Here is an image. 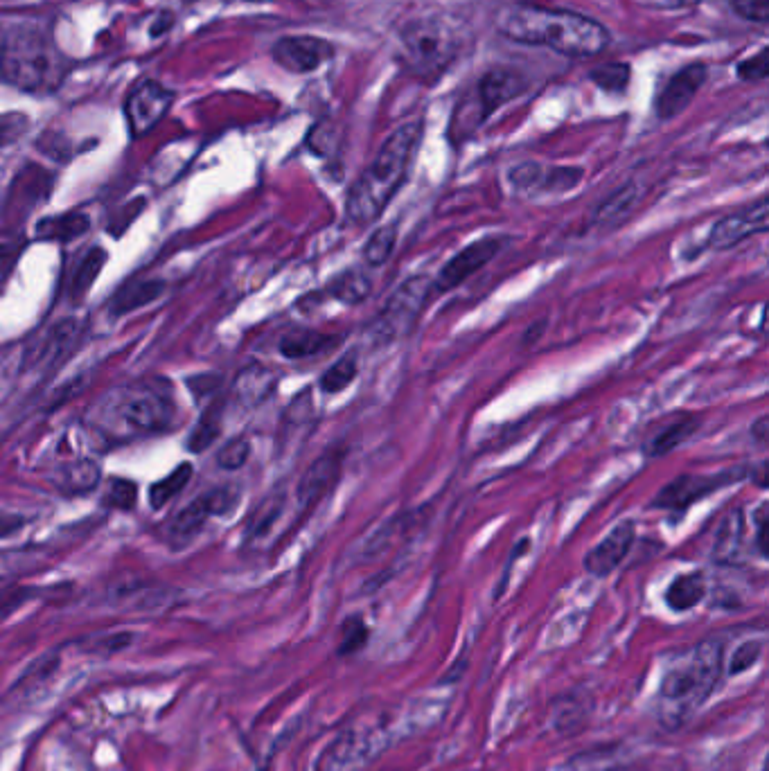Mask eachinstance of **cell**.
<instances>
[{
	"mask_svg": "<svg viewBox=\"0 0 769 771\" xmlns=\"http://www.w3.org/2000/svg\"><path fill=\"white\" fill-rule=\"evenodd\" d=\"M506 39L526 46H546L567 57H596L609 43V32L587 16L551 10L533 3L510 5L499 16Z\"/></svg>",
	"mask_w": 769,
	"mask_h": 771,
	"instance_id": "cell-1",
	"label": "cell"
},
{
	"mask_svg": "<svg viewBox=\"0 0 769 771\" xmlns=\"http://www.w3.org/2000/svg\"><path fill=\"white\" fill-rule=\"evenodd\" d=\"M420 140L422 122L402 124L388 136L375 161L361 172L348 192L346 215L350 224L370 226L382 217V212L409 176Z\"/></svg>",
	"mask_w": 769,
	"mask_h": 771,
	"instance_id": "cell-2",
	"label": "cell"
},
{
	"mask_svg": "<svg viewBox=\"0 0 769 771\" xmlns=\"http://www.w3.org/2000/svg\"><path fill=\"white\" fill-rule=\"evenodd\" d=\"M68 66L50 34L34 25H19L0 43V77L25 93L59 91Z\"/></svg>",
	"mask_w": 769,
	"mask_h": 771,
	"instance_id": "cell-3",
	"label": "cell"
},
{
	"mask_svg": "<svg viewBox=\"0 0 769 771\" xmlns=\"http://www.w3.org/2000/svg\"><path fill=\"white\" fill-rule=\"evenodd\" d=\"M724 668V643L706 638L688 657L670 668L661 679V704L675 726L682 724L697 706H702L718 686Z\"/></svg>",
	"mask_w": 769,
	"mask_h": 771,
	"instance_id": "cell-4",
	"label": "cell"
},
{
	"mask_svg": "<svg viewBox=\"0 0 769 771\" xmlns=\"http://www.w3.org/2000/svg\"><path fill=\"white\" fill-rule=\"evenodd\" d=\"M172 400L152 386H131L111 393L102 406V422L113 436H143L165 429L172 420Z\"/></svg>",
	"mask_w": 769,
	"mask_h": 771,
	"instance_id": "cell-5",
	"label": "cell"
},
{
	"mask_svg": "<svg viewBox=\"0 0 769 771\" xmlns=\"http://www.w3.org/2000/svg\"><path fill=\"white\" fill-rule=\"evenodd\" d=\"M433 291V280L429 276H415L404 280L386 303L379 309L373 323L368 325V339L377 348L393 343L402 336L411 334L415 323L420 321L424 307L429 305Z\"/></svg>",
	"mask_w": 769,
	"mask_h": 771,
	"instance_id": "cell-6",
	"label": "cell"
},
{
	"mask_svg": "<svg viewBox=\"0 0 769 771\" xmlns=\"http://www.w3.org/2000/svg\"><path fill=\"white\" fill-rule=\"evenodd\" d=\"M456 55L454 32L438 19H422L402 32V57L413 73H443Z\"/></svg>",
	"mask_w": 769,
	"mask_h": 771,
	"instance_id": "cell-7",
	"label": "cell"
},
{
	"mask_svg": "<svg viewBox=\"0 0 769 771\" xmlns=\"http://www.w3.org/2000/svg\"><path fill=\"white\" fill-rule=\"evenodd\" d=\"M747 476V469H729V472H720V474H711V476H693V474H682L677 476L675 481H670L666 487H661L654 496V501L650 503L652 508H661V510H686L688 505H693L695 501L704 499L713 492L722 490V487H729L733 483L742 481Z\"/></svg>",
	"mask_w": 769,
	"mask_h": 771,
	"instance_id": "cell-8",
	"label": "cell"
},
{
	"mask_svg": "<svg viewBox=\"0 0 769 771\" xmlns=\"http://www.w3.org/2000/svg\"><path fill=\"white\" fill-rule=\"evenodd\" d=\"M174 97V91H170V88L163 86L161 82H154V79L140 82L134 91L129 93L125 104L131 136L140 138L149 134V131L165 118V113L170 111Z\"/></svg>",
	"mask_w": 769,
	"mask_h": 771,
	"instance_id": "cell-9",
	"label": "cell"
},
{
	"mask_svg": "<svg viewBox=\"0 0 769 771\" xmlns=\"http://www.w3.org/2000/svg\"><path fill=\"white\" fill-rule=\"evenodd\" d=\"M503 246H506V239L501 237H483L476 239L470 246H465L463 251H458L452 260L440 269L436 280H433V291H436V294H445V291H452L458 285H463L476 271H481L485 264H490L494 257L503 251Z\"/></svg>",
	"mask_w": 769,
	"mask_h": 771,
	"instance_id": "cell-10",
	"label": "cell"
},
{
	"mask_svg": "<svg viewBox=\"0 0 769 771\" xmlns=\"http://www.w3.org/2000/svg\"><path fill=\"white\" fill-rule=\"evenodd\" d=\"M767 226H769L767 199H758L756 203H751V206L722 217L711 230L709 246L715 248V251H729V248L745 242L747 237L765 233Z\"/></svg>",
	"mask_w": 769,
	"mask_h": 771,
	"instance_id": "cell-11",
	"label": "cell"
},
{
	"mask_svg": "<svg viewBox=\"0 0 769 771\" xmlns=\"http://www.w3.org/2000/svg\"><path fill=\"white\" fill-rule=\"evenodd\" d=\"M271 55L289 73L305 75L332 59L334 48L318 37H285L273 46Z\"/></svg>",
	"mask_w": 769,
	"mask_h": 771,
	"instance_id": "cell-12",
	"label": "cell"
},
{
	"mask_svg": "<svg viewBox=\"0 0 769 771\" xmlns=\"http://www.w3.org/2000/svg\"><path fill=\"white\" fill-rule=\"evenodd\" d=\"M582 181L580 167H553V170H544L535 163H524L512 167L510 183L515 185L519 192H537V194H555V192H569L576 188Z\"/></svg>",
	"mask_w": 769,
	"mask_h": 771,
	"instance_id": "cell-13",
	"label": "cell"
},
{
	"mask_svg": "<svg viewBox=\"0 0 769 771\" xmlns=\"http://www.w3.org/2000/svg\"><path fill=\"white\" fill-rule=\"evenodd\" d=\"M636 539V528L632 521L618 524L612 533L591 548L585 555V571L596 575V578H607L609 573H614L621 562L632 551Z\"/></svg>",
	"mask_w": 769,
	"mask_h": 771,
	"instance_id": "cell-14",
	"label": "cell"
},
{
	"mask_svg": "<svg viewBox=\"0 0 769 771\" xmlns=\"http://www.w3.org/2000/svg\"><path fill=\"white\" fill-rule=\"evenodd\" d=\"M706 82V66L693 64L684 68L682 73H677L666 84L664 91L659 93L657 102H654V111L661 120H670L675 115L682 113L688 104L693 102V97L700 91L702 84Z\"/></svg>",
	"mask_w": 769,
	"mask_h": 771,
	"instance_id": "cell-15",
	"label": "cell"
},
{
	"mask_svg": "<svg viewBox=\"0 0 769 771\" xmlns=\"http://www.w3.org/2000/svg\"><path fill=\"white\" fill-rule=\"evenodd\" d=\"M343 467V454L339 451H327L316 463L309 465L305 476L298 483V499L305 505H314L318 499L337 485Z\"/></svg>",
	"mask_w": 769,
	"mask_h": 771,
	"instance_id": "cell-16",
	"label": "cell"
},
{
	"mask_svg": "<svg viewBox=\"0 0 769 771\" xmlns=\"http://www.w3.org/2000/svg\"><path fill=\"white\" fill-rule=\"evenodd\" d=\"M526 88V79L519 73H512L506 68L490 70L479 84V106H481V122L497 109V106L510 102Z\"/></svg>",
	"mask_w": 769,
	"mask_h": 771,
	"instance_id": "cell-17",
	"label": "cell"
},
{
	"mask_svg": "<svg viewBox=\"0 0 769 771\" xmlns=\"http://www.w3.org/2000/svg\"><path fill=\"white\" fill-rule=\"evenodd\" d=\"M636 203H639V188L632 183L623 185L621 190L614 192L612 197L596 208L591 226H596L600 230H614L618 226H623L634 212Z\"/></svg>",
	"mask_w": 769,
	"mask_h": 771,
	"instance_id": "cell-18",
	"label": "cell"
},
{
	"mask_svg": "<svg viewBox=\"0 0 769 771\" xmlns=\"http://www.w3.org/2000/svg\"><path fill=\"white\" fill-rule=\"evenodd\" d=\"M339 343H341V336L314 332V330H296L282 336L280 352L282 357L296 361V359L316 357V354H323L327 350L337 348Z\"/></svg>",
	"mask_w": 769,
	"mask_h": 771,
	"instance_id": "cell-19",
	"label": "cell"
},
{
	"mask_svg": "<svg viewBox=\"0 0 769 771\" xmlns=\"http://www.w3.org/2000/svg\"><path fill=\"white\" fill-rule=\"evenodd\" d=\"M742 537H745V517L740 510H731L718 528V537L713 544V560L720 564H733L738 560Z\"/></svg>",
	"mask_w": 769,
	"mask_h": 771,
	"instance_id": "cell-20",
	"label": "cell"
},
{
	"mask_svg": "<svg viewBox=\"0 0 769 771\" xmlns=\"http://www.w3.org/2000/svg\"><path fill=\"white\" fill-rule=\"evenodd\" d=\"M706 578L702 573H684L666 589V605L673 611H691L706 598Z\"/></svg>",
	"mask_w": 769,
	"mask_h": 771,
	"instance_id": "cell-21",
	"label": "cell"
},
{
	"mask_svg": "<svg viewBox=\"0 0 769 771\" xmlns=\"http://www.w3.org/2000/svg\"><path fill=\"white\" fill-rule=\"evenodd\" d=\"M91 228V221L82 212H66L59 217H48L39 221L37 237L39 239H57V242H70V239L82 237Z\"/></svg>",
	"mask_w": 769,
	"mask_h": 771,
	"instance_id": "cell-22",
	"label": "cell"
},
{
	"mask_svg": "<svg viewBox=\"0 0 769 771\" xmlns=\"http://www.w3.org/2000/svg\"><path fill=\"white\" fill-rule=\"evenodd\" d=\"M697 429H700V420L693 418V415H684V418L668 424L666 429H661L657 436L650 440L648 454L652 458L670 454V451H675L679 445H684V442L691 438Z\"/></svg>",
	"mask_w": 769,
	"mask_h": 771,
	"instance_id": "cell-23",
	"label": "cell"
},
{
	"mask_svg": "<svg viewBox=\"0 0 769 771\" xmlns=\"http://www.w3.org/2000/svg\"><path fill=\"white\" fill-rule=\"evenodd\" d=\"M370 289H373V282L359 269H348L339 273V276L330 282V287H327L332 298H337L346 305L364 303L370 296Z\"/></svg>",
	"mask_w": 769,
	"mask_h": 771,
	"instance_id": "cell-24",
	"label": "cell"
},
{
	"mask_svg": "<svg viewBox=\"0 0 769 771\" xmlns=\"http://www.w3.org/2000/svg\"><path fill=\"white\" fill-rule=\"evenodd\" d=\"M359 375V357L357 352H346L337 363H332L330 368L323 372V377L318 379V386L327 395L341 393L357 379Z\"/></svg>",
	"mask_w": 769,
	"mask_h": 771,
	"instance_id": "cell-25",
	"label": "cell"
},
{
	"mask_svg": "<svg viewBox=\"0 0 769 771\" xmlns=\"http://www.w3.org/2000/svg\"><path fill=\"white\" fill-rule=\"evenodd\" d=\"M208 517H212V505L208 496H203V499H194L172 519L170 535L176 539L190 537L197 533L203 524H206Z\"/></svg>",
	"mask_w": 769,
	"mask_h": 771,
	"instance_id": "cell-26",
	"label": "cell"
},
{
	"mask_svg": "<svg viewBox=\"0 0 769 771\" xmlns=\"http://www.w3.org/2000/svg\"><path fill=\"white\" fill-rule=\"evenodd\" d=\"M163 289H165L163 282H134V285L125 287L118 294L116 303H113V314L120 316V314L134 312V309L156 300L163 294Z\"/></svg>",
	"mask_w": 769,
	"mask_h": 771,
	"instance_id": "cell-27",
	"label": "cell"
},
{
	"mask_svg": "<svg viewBox=\"0 0 769 771\" xmlns=\"http://www.w3.org/2000/svg\"><path fill=\"white\" fill-rule=\"evenodd\" d=\"M273 384H276V377L269 370L251 368L237 379L235 391L249 406H258V402H262L273 391Z\"/></svg>",
	"mask_w": 769,
	"mask_h": 771,
	"instance_id": "cell-28",
	"label": "cell"
},
{
	"mask_svg": "<svg viewBox=\"0 0 769 771\" xmlns=\"http://www.w3.org/2000/svg\"><path fill=\"white\" fill-rule=\"evenodd\" d=\"M395 242H397V226L395 224L379 226L375 233L368 237V242L364 246V260L370 264V267H382V264L388 262V257L393 255Z\"/></svg>",
	"mask_w": 769,
	"mask_h": 771,
	"instance_id": "cell-29",
	"label": "cell"
},
{
	"mask_svg": "<svg viewBox=\"0 0 769 771\" xmlns=\"http://www.w3.org/2000/svg\"><path fill=\"white\" fill-rule=\"evenodd\" d=\"M190 476H192V465L185 463L181 467H176L170 476L163 478V481L154 483L152 490H149V503H152V508L158 510L163 508L165 503H170L174 496L190 483Z\"/></svg>",
	"mask_w": 769,
	"mask_h": 771,
	"instance_id": "cell-30",
	"label": "cell"
},
{
	"mask_svg": "<svg viewBox=\"0 0 769 771\" xmlns=\"http://www.w3.org/2000/svg\"><path fill=\"white\" fill-rule=\"evenodd\" d=\"M104 264H106L104 248H93V251H88L84 260L79 262V267L73 273V296L77 300L84 298L86 291L93 287V282L97 276H100Z\"/></svg>",
	"mask_w": 769,
	"mask_h": 771,
	"instance_id": "cell-31",
	"label": "cell"
},
{
	"mask_svg": "<svg viewBox=\"0 0 769 771\" xmlns=\"http://www.w3.org/2000/svg\"><path fill=\"white\" fill-rule=\"evenodd\" d=\"M591 82L598 84L603 91L621 93L630 84V66L627 64H607L591 70Z\"/></svg>",
	"mask_w": 769,
	"mask_h": 771,
	"instance_id": "cell-32",
	"label": "cell"
},
{
	"mask_svg": "<svg viewBox=\"0 0 769 771\" xmlns=\"http://www.w3.org/2000/svg\"><path fill=\"white\" fill-rule=\"evenodd\" d=\"M368 625L364 623L361 616H352L346 620L343 625V634H341V645H339V654L341 657H348V654L359 652L364 645L368 643Z\"/></svg>",
	"mask_w": 769,
	"mask_h": 771,
	"instance_id": "cell-33",
	"label": "cell"
},
{
	"mask_svg": "<svg viewBox=\"0 0 769 771\" xmlns=\"http://www.w3.org/2000/svg\"><path fill=\"white\" fill-rule=\"evenodd\" d=\"M97 481H100V467H97L93 460H79L66 474V483L70 490L75 492L91 490V487L97 485Z\"/></svg>",
	"mask_w": 769,
	"mask_h": 771,
	"instance_id": "cell-34",
	"label": "cell"
},
{
	"mask_svg": "<svg viewBox=\"0 0 769 771\" xmlns=\"http://www.w3.org/2000/svg\"><path fill=\"white\" fill-rule=\"evenodd\" d=\"M138 501V487L136 483L131 481H125V478H116V481H111L109 485V492H106V499L104 503L111 505V508H118V510H131Z\"/></svg>",
	"mask_w": 769,
	"mask_h": 771,
	"instance_id": "cell-35",
	"label": "cell"
},
{
	"mask_svg": "<svg viewBox=\"0 0 769 771\" xmlns=\"http://www.w3.org/2000/svg\"><path fill=\"white\" fill-rule=\"evenodd\" d=\"M763 641H747L742 643L740 648L733 652L731 663H729V675H742V672L751 670L758 663V659L763 657Z\"/></svg>",
	"mask_w": 769,
	"mask_h": 771,
	"instance_id": "cell-36",
	"label": "cell"
},
{
	"mask_svg": "<svg viewBox=\"0 0 769 771\" xmlns=\"http://www.w3.org/2000/svg\"><path fill=\"white\" fill-rule=\"evenodd\" d=\"M249 454H251L249 440L235 438L231 442H226V445L219 449L217 463L222 469H240V467H244L246 460H249Z\"/></svg>",
	"mask_w": 769,
	"mask_h": 771,
	"instance_id": "cell-37",
	"label": "cell"
},
{
	"mask_svg": "<svg viewBox=\"0 0 769 771\" xmlns=\"http://www.w3.org/2000/svg\"><path fill=\"white\" fill-rule=\"evenodd\" d=\"M219 429H222V424H219V418H217V411L210 409L206 415H203L201 422L197 424V429L192 431L190 436V449L192 451H203L206 449L212 440L217 438Z\"/></svg>",
	"mask_w": 769,
	"mask_h": 771,
	"instance_id": "cell-38",
	"label": "cell"
},
{
	"mask_svg": "<svg viewBox=\"0 0 769 771\" xmlns=\"http://www.w3.org/2000/svg\"><path fill=\"white\" fill-rule=\"evenodd\" d=\"M28 115L23 113H7L0 118V147L12 145L28 131Z\"/></svg>",
	"mask_w": 769,
	"mask_h": 771,
	"instance_id": "cell-39",
	"label": "cell"
},
{
	"mask_svg": "<svg viewBox=\"0 0 769 771\" xmlns=\"http://www.w3.org/2000/svg\"><path fill=\"white\" fill-rule=\"evenodd\" d=\"M282 503H285V499H280V496H276V499H269L267 503L262 505V508L255 512V519L251 521V535H262L267 533V530L271 528L273 521H276L280 517V510H282Z\"/></svg>",
	"mask_w": 769,
	"mask_h": 771,
	"instance_id": "cell-40",
	"label": "cell"
},
{
	"mask_svg": "<svg viewBox=\"0 0 769 771\" xmlns=\"http://www.w3.org/2000/svg\"><path fill=\"white\" fill-rule=\"evenodd\" d=\"M767 57H769V50L763 48L756 57L742 61V64L738 66L740 79H747V82H758V79H765L769 73Z\"/></svg>",
	"mask_w": 769,
	"mask_h": 771,
	"instance_id": "cell-41",
	"label": "cell"
},
{
	"mask_svg": "<svg viewBox=\"0 0 769 771\" xmlns=\"http://www.w3.org/2000/svg\"><path fill=\"white\" fill-rule=\"evenodd\" d=\"M731 7L747 21L765 23L769 19V0H731Z\"/></svg>",
	"mask_w": 769,
	"mask_h": 771,
	"instance_id": "cell-42",
	"label": "cell"
},
{
	"mask_svg": "<svg viewBox=\"0 0 769 771\" xmlns=\"http://www.w3.org/2000/svg\"><path fill=\"white\" fill-rule=\"evenodd\" d=\"M767 533H769V524H767V505L763 503L758 508L756 514V546L760 555H767Z\"/></svg>",
	"mask_w": 769,
	"mask_h": 771,
	"instance_id": "cell-43",
	"label": "cell"
},
{
	"mask_svg": "<svg viewBox=\"0 0 769 771\" xmlns=\"http://www.w3.org/2000/svg\"><path fill=\"white\" fill-rule=\"evenodd\" d=\"M172 25H174V14L172 12H161L154 19V23L149 25V34H152V39H158V37H163V34L170 32Z\"/></svg>",
	"mask_w": 769,
	"mask_h": 771,
	"instance_id": "cell-44",
	"label": "cell"
},
{
	"mask_svg": "<svg viewBox=\"0 0 769 771\" xmlns=\"http://www.w3.org/2000/svg\"><path fill=\"white\" fill-rule=\"evenodd\" d=\"M767 427H769V422L763 415V418L754 424V429H751V436H754L758 442H765L767 440Z\"/></svg>",
	"mask_w": 769,
	"mask_h": 771,
	"instance_id": "cell-45",
	"label": "cell"
},
{
	"mask_svg": "<svg viewBox=\"0 0 769 771\" xmlns=\"http://www.w3.org/2000/svg\"><path fill=\"white\" fill-rule=\"evenodd\" d=\"M246 3H269V0H246Z\"/></svg>",
	"mask_w": 769,
	"mask_h": 771,
	"instance_id": "cell-46",
	"label": "cell"
},
{
	"mask_svg": "<svg viewBox=\"0 0 769 771\" xmlns=\"http://www.w3.org/2000/svg\"><path fill=\"white\" fill-rule=\"evenodd\" d=\"M185 3H194V0H185Z\"/></svg>",
	"mask_w": 769,
	"mask_h": 771,
	"instance_id": "cell-47",
	"label": "cell"
}]
</instances>
